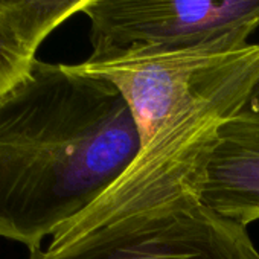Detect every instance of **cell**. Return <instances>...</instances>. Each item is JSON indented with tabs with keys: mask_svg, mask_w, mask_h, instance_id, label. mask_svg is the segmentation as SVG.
Here are the masks:
<instances>
[{
	"mask_svg": "<svg viewBox=\"0 0 259 259\" xmlns=\"http://www.w3.org/2000/svg\"><path fill=\"white\" fill-rule=\"evenodd\" d=\"M141 151L120 92L76 64L35 63L0 98V236L40 248L104 195Z\"/></svg>",
	"mask_w": 259,
	"mask_h": 259,
	"instance_id": "obj_1",
	"label": "cell"
},
{
	"mask_svg": "<svg viewBox=\"0 0 259 259\" xmlns=\"http://www.w3.org/2000/svg\"><path fill=\"white\" fill-rule=\"evenodd\" d=\"M29 259H259V251L245 226L206 207L188 188L98 224H64Z\"/></svg>",
	"mask_w": 259,
	"mask_h": 259,
	"instance_id": "obj_2",
	"label": "cell"
},
{
	"mask_svg": "<svg viewBox=\"0 0 259 259\" xmlns=\"http://www.w3.org/2000/svg\"><path fill=\"white\" fill-rule=\"evenodd\" d=\"M92 54L99 61L126 52L239 48L259 28V0H92Z\"/></svg>",
	"mask_w": 259,
	"mask_h": 259,
	"instance_id": "obj_3",
	"label": "cell"
},
{
	"mask_svg": "<svg viewBox=\"0 0 259 259\" xmlns=\"http://www.w3.org/2000/svg\"><path fill=\"white\" fill-rule=\"evenodd\" d=\"M256 48V43H247L239 48L126 52L99 61L85 60L76 67L120 92L138 125L142 148L169 113L239 67Z\"/></svg>",
	"mask_w": 259,
	"mask_h": 259,
	"instance_id": "obj_4",
	"label": "cell"
},
{
	"mask_svg": "<svg viewBox=\"0 0 259 259\" xmlns=\"http://www.w3.org/2000/svg\"><path fill=\"white\" fill-rule=\"evenodd\" d=\"M198 197L206 207L245 227L259 220V113L242 110L220 126Z\"/></svg>",
	"mask_w": 259,
	"mask_h": 259,
	"instance_id": "obj_5",
	"label": "cell"
},
{
	"mask_svg": "<svg viewBox=\"0 0 259 259\" xmlns=\"http://www.w3.org/2000/svg\"><path fill=\"white\" fill-rule=\"evenodd\" d=\"M92 0H0L2 20L32 52Z\"/></svg>",
	"mask_w": 259,
	"mask_h": 259,
	"instance_id": "obj_6",
	"label": "cell"
},
{
	"mask_svg": "<svg viewBox=\"0 0 259 259\" xmlns=\"http://www.w3.org/2000/svg\"><path fill=\"white\" fill-rule=\"evenodd\" d=\"M35 63V52L0 20V98L20 85L31 75Z\"/></svg>",
	"mask_w": 259,
	"mask_h": 259,
	"instance_id": "obj_7",
	"label": "cell"
},
{
	"mask_svg": "<svg viewBox=\"0 0 259 259\" xmlns=\"http://www.w3.org/2000/svg\"><path fill=\"white\" fill-rule=\"evenodd\" d=\"M247 111H253V113H259V81L256 82L250 98H248V102H247V107L244 108Z\"/></svg>",
	"mask_w": 259,
	"mask_h": 259,
	"instance_id": "obj_8",
	"label": "cell"
}]
</instances>
